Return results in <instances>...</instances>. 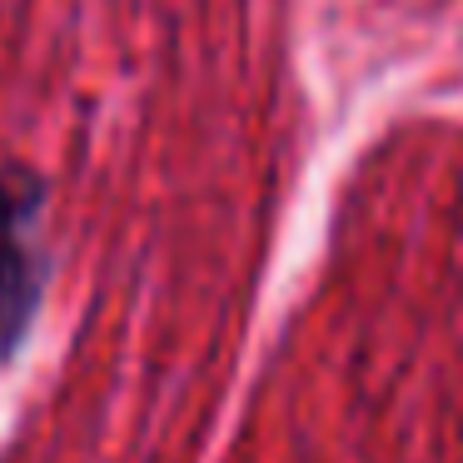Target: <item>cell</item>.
Instances as JSON below:
<instances>
[{"label":"cell","mask_w":463,"mask_h":463,"mask_svg":"<svg viewBox=\"0 0 463 463\" xmlns=\"http://www.w3.org/2000/svg\"><path fill=\"white\" fill-rule=\"evenodd\" d=\"M45 190L35 175L0 170V364L25 344L45 294V254H41V220Z\"/></svg>","instance_id":"6da1fadb"}]
</instances>
